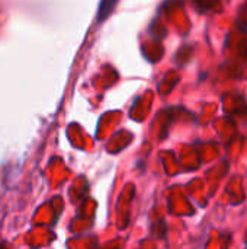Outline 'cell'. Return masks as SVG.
<instances>
[{
    "label": "cell",
    "mask_w": 247,
    "mask_h": 249,
    "mask_svg": "<svg viewBox=\"0 0 247 249\" xmlns=\"http://www.w3.org/2000/svg\"><path fill=\"white\" fill-rule=\"evenodd\" d=\"M115 3H116V0H100L99 12H98V19H99V20L106 19V18L109 16V13L114 10Z\"/></svg>",
    "instance_id": "6da1fadb"
}]
</instances>
